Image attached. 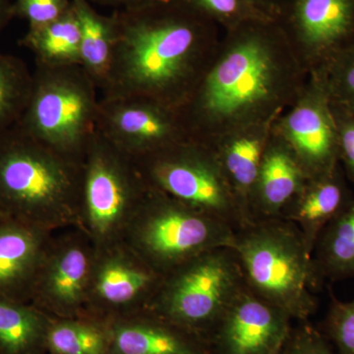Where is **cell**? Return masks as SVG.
<instances>
[{
  "label": "cell",
  "mask_w": 354,
  "mask_h": 354,
  "mask_svg": "<svg viewBox=\"0 0 354 354\" xmlns=\"http://www.w3.org/2000/svg\"><path fill=\"white\" fill-rule=\"evenodd\" d=\"M113 27V60L102 99H145L180 109L206 72L212 21L165 0Z\"/></svg>",
  "instance_id": "obj_1"
},
{
  "label": "cell",
  "mask_w": 354,
  "mask_h": 354,
  "mask_svg": "<svg viewBox=\"0 0 354 354\" xmlns=\"http://www.w3.org/2000/svg\"><path fill=\"white\" fill-rule=\"evenodd\" d=\"M83 160L32 138L18 125L0 135V209L53 232L80 227Z\"/></svg>",
  "instance_id": "obj_2"
},
{
  "label": "cell",
  "mask_w": 354,
  "mask_h": 354,
  "mask_svg": "<svg viewBox=\"0 0 354 354\" xmlns=\"http://www.w3.org/2000/svg\"><path fill=\"white\" fill-rule=\"evenodd\" d=\"M227 55L205 72L180 113L193 140L220 120H236L269 101L278 78L277 44L286 32L276 20L230 29Z\"/></svg>",
  "instance_id": "obj_3"
},
{
  "label": "cell",
  "mask_w": 354,
  "mask_h": 354,
  "mask_svg": "<svg viewBox=\"0 0 354 354\" xmlns=\"http://www.w3.org/2000/svg\"><path fill=\"white\" fill-rule=\"evenodd\" d=\"M232 249L247 286L290 319L315 312V291L323 283L302 234L283 218L256 221L235 234Z\"/></svg>",
  "instance_id": "obj_4"
},
{
  "label": "cell",
  "mask_w": 354,
  "mask_h": 354,
  "mask_svg": "<svg viewBox=\"0 0 354 354\" xmlns=\"http://www.w3.org/2000/svg\"><path fill=\"white\" fill-rule=\"evenodd\" d=\"M235 234L225 221L149 187L122 242L165 276L200 254L232 247Z\"/></svg>",
  "instance_id": "obj_5"
},
{
  "label": "cell",
  "mask_w": 354,
  "mask_h": 354,
  "mask_svg": "<svg viewBox=\"0 0 354 354\" xmlns=\"http://www.w3.org/2000/svg\"><path fill=\"white\" fill-rule=\"evenodd\" d=\"M245 285L234 249H213L165 274L145 311L208 342Z\"/></svg>",
  "instance_id": "obj_6"
},
{
  "label": "cell",
  "mask_w": 354,
  "mask_h": 354,
  "mask_svg": "<svg viewBox=\"0 0 354 354\" xmlns=\"http://www.w3.org/2000/svg\"><path fill=\"white\" fill-rule=\"evenodd\" d=\"M29 104L18 127L46 146L84 160L97 131L100 91L81 65H37Z\"/></svg>",
  "instance_id": "obj_7"
},
{
  "label": "cell",
  "mask_w": 354,
  "mask_h": 354,
  "mask_svg": "<svg viewBox=\"0 0 354 354\" xmlns=\"http://www.w3.org/2000/svg\"><path fill=\"white\" fill-rule=\"evenodd\" d=\"M148 190L132 158L95 131L84 156L79 230L95 248L122 242Z\"/></svg>",
  "instance_id": "obj_8"
},
{
  "label": "cell",
  "mask_w": 354,
  "mask_h": 354,
  "mask_svg": "<svg viewBox=\"0 0 354 354\" xmlns=\"http://www.w3.org/2000/svg\"><path fill=\"white\" fill-rule=\"evenodd\" d=\"M195 140L167 147L133 162L147 185L225 221L236 232L250 225L218 164Z\"/></svg>",
  "instance_id": "obj_9"
},
{
  "label": "cell",
  "mask_w": 354,
  "mask_h": 354,
  "mask_svg": "<svg viewBox=\"0 0 354 354\" xmlns=\"http://www.w3.org/2000/svg\"><path fill=\"white\" fill-rule=\"evenodd\" d=\"M95 247L79 228L51 237L32 288L31 304L55 318L87 314Z\"/></svg>",
  "instance_id": "obj_10"
},
{
  "label": "cell",
  "mask_w": 354,
  "mask_h": 354,
  "mask_svg": "<svg viewBox=\"0 0 354 354\" xmlns=\"http://www.w3.org/2000/svg\"><path fill=\"white\" fill-rule=\"evenodd\" d=\"M97 131L132 160L193 140L179 109L145 99H100Z\"/></svg>",
  "instance_id": "obj_11"
},
{
  "label": "cell",
  "mask_w": 354,
  "mask_h": 354,
  "mask_svg": "<svg viewBox=\"0 0 354 354\" xmlns=\"http://www.w3.org/2000/svg\"><path fill=\"white\" fill-rule=\"evenodd\" d=\"M162 277L123 242L95 248L87 314L113 320L144 311Z\"/></svg>",
  "instance_id": "obj_12"
},
{
  "label": "cell",
  "mask_w": 354,
  "mask_h": 354,
  "mask_svg": "<svg viewBox=\"0 0 354 354\" xmlns=\"http://www.w3.org/2000/svg\"><path fill=\"white\" fill-rule=\"evenodd\" d=\"M290 320L245 285L211 334L215 354L276 353L290 333Z\"/></svg>",
  "instance_id": "obj_13"
},
{
  "label": "cell",
  "mask_w": 354,
  "mask_h": 354,
  "mask_svg": "<svg viewBox=\"0 0 354 354\" xmlns=\"http://www.w3.org/2000/svg\"><path fill=\"white\" fill-rule=\"evenodd\" d=\"M286 30L323 62L354 46V0H290ZM276 19V20H277Z\"/></svg>",
  "instance_id": "obj_14"
},
{
  "label": "cell",
  "mask_w": 354,
  "mask_h": 354,
  "mask_svg": "<svg viewBox=\"0 0 354 354\" xmlns=\"http://www.w3.org/2000/svg\"><path fill=\"white\" fill-rule=\"evenodd\" d=\"M286 129L309 178L334 171L339 162V135L323 79L310 99L288 116Z\"/></svg>",
  "instance_id": "obj_15"
},
{
  "label": "cell",
  "mask_w": 354,
  "mask_h": 354,
  "mask_svg": "<svg viewBox=\"0 0 354 354\" xmlns=\"http://www.w3.org/2000/svg\"><path fill=\"white\" fill-rule=\"evenodd\" d=\"M53 235L13 218L0 221V297L31 302L35 281Z\"/></svg>",
  "instance_id": "obj_16"
},
{
  "label": "cell",
  "mask_w": 354,
  "mask_h": 354,
  "mask_svg": "<svg viewBox=\"0 0 354 354\" xmlns=\"http://www.w3.org/2000/svg\"><path fill=\"white\" fill-rule=\"evenodd\" d=\"M109 321L111 354H211L208 342L145 310Z\"/></svg>",
  "instance_id": "obj_17"
},
{
  "label": "cell",
  "mask_w": 354,
  "mask_h": 354,
  "mask_svg": "<svg viewBox=\"0 0 354 354\" xmlns=\"http://www.w3.org/2000/svg\"><path fill=\"white\" fill-rule=\"evenodd\" d=\"M309 180L310 184L304 186L295 203H290L279 218L297 227L313 254L323 230L341 213L351 197L346 192L337 167L330 174Z\"/></svg>",
  "instance_id": "obj_18"
},
{
  "label": "cell",
  "mask_w": 354,
  "mask_h": 354,
  "mask_svg": "<svg viewBox=\"0 0 354 354\" xmlns=\"http://www.w3.org/2000/svg\"><path fill=\"white\" fill-rule=\"evenodd\" d=\"M306 177L309 178L291 153L283 149L265 153L254 188L253 223L279 218L304 188Z\"/></svg>",
  "instance_id": "obj_19"
},
{
  "label": "cell",
  "mask_w": 354,
  "mask_h": 354,
  "mask_svg": "<svg viewBox=\"0 0 354 354\" xmlns=\"http://www.w3.org/2000/svg\"><path fill=\"white\" fill-rule=\"evenodd\" d=\"M53 318L35 305L0 297V354H48Z\"/></svg>",
  "instance_id": "obj_20"
},
{
  "label": "cell",
  "mask_w": 354,
  "mask_h": 354,
  "mask_svg": "<svg viewBox=\"0 0 354 354\" xmlns=\"http://www.w3.org/2000/svg\"><path fill=\"white\" fill-rule=\"evenodd\" d=\"M314 251V262L321 278L332 281L354 278V196L323 230Z\"/></svg>",
  "instance_id": "obj_21"
},
{
  "label": "cell",
  "mask_w": 354,
  "mask_h": 354,
  "mask_svg": "<svg viewBox=\"0 0 354 354\" xmlns=\"http://www.w3.org/2000/svg\"><path fill=\"white\" fill-rule=\"evenodd\" d=\"M24 44L34 53L37 65H81V28L74 9L50 24L32 28Z\"/></svg>",
  "instance_id": "obj_22"
},
{
  "label": "cell",
  "mask_w": 354,
  "mask_h": 354,
  "mask_svg": "<svg viewBox=\"0 0 354 354\" xmlns=\"http://www.w3.org/2000/svg\"><path fill=\"white\" fill-rule=\"evenodd\" d=\"M48 354H111L109 320L85 314L51 320L48 335Z\"/></svg>",
  "instance_id": "obj_23"
},
{
  "label": "cell",
  "mask_w": 354,
  "mask_h": 354,
  "mask_svg": "<svg viewBox=\"0 0 354 354\" xmlns=\"http://www.w3.org/2000/svg\"><path fill=\"white\" fill-rule=\"evenodd\" d=\"M73 9L81 28V66L93 79L101 94L113 60V24L97 16L85 2L77 0Z\"/></svg>",
  "instance_id": "obj_24"
},
{
  "label": "cell",
  "mask_w": 354,
  "mask_h": 354,
  "mask_svg": "<svg viewBox=\"0 0 354 354\" xmlns=\"http://www.w3.org/2000/svg\"><path fill=\"white\" fill-rule=\"evenodd\" d=\"M34 77L18 58L0 53V135L19 123L29 104Z\"/></svg>",
  "instance_id": "obj_25"
},
{
  "label": "cell",
  "mask_w": 354,
  "mask_h": 354,
  "mask_svg": "<svg viewBox=\"0 0 354 354\" xmlns=\"http://www.w3.org/2000/svg\"><path fill=\"white\" fill-rule=\"evenodd\" d=\"M262 140L254 136L235 139L228 145L223 155L225 172L234 184V190L241 195V201L247 216L252 223L249 211V195H252L257 183L261 164L264 157Z\"/></svg>",
  "instance_id": "obj_26"
},
{
  "label": "cell",
  "mask_w": 354,
  "mask_h": 354,
  "mask_svg": "<svg viewBox=\"0 0 354 354\" xmlns=\"http://www.w3.org/2000/svg\"><path fill=\"white\" fill-rule=\"evenodd\" d=\"M208 19L218 21L230 29L256 20H276L253 0H180Z\"/></svg>",
  "instance_id": "obj_27"
},
{
  "label": "cell",
  "mask_w": 354,
  "mask_h": 354,
  "mask_svg": "<svg viewBox=\"0 0 354 354\" xmlns=\"http://www.w3.org/2000/svg\"><path fill=\"white\" fill-rule=\"evenodd\" d=\"M322 78L330 102L354 114V46L330 59Z\"/></svg>",
  "instance_id": "obj_28"
},
{
  "label": "cell",
  "mask_w": 354,
  "mask_h": 354,
  "mask_svg": "<svg viewBox=\"0 0 354 354\" xmlns=\"http://www.w3.org/2000/svg\"><path fill=\"white\" fill-rule=\"evenodd\" d=\"M326 329L337 354H354V298L341 301L332 295Z\"/></svg>",
  "instance_id": "obj_29"
},
{
  "label": "cell",
  "mask_w": 354,
  "mask_h": 354,
  "mask_svg": "<svg viewBox=\"0 0 354 354\" xmlns=\"http://www.w3.org/2000/svg\"><path fill=\"white\" fill-rule=\"evenodd\" d=\"M279 354H335L323 335L304 326L286 337Z\"/></svg>",
  "instance_id": "obj_30"
},
{
  "label": "cell",
  "mask_w": 354,
  "mask_h": 354,
  "mask_svg": "<svg viewBox=\"0 0 354 354\" xmlns=\"http://www.w3.org/2000/svg\"><path fill=\"white\" fill-rule=\"evenodd\" d=\"M332 109L339 135V160L354 183V114L333 102Z\"/></svg>",
  "instance_id": "obj_31"
},
{
  "label": "cell",
  "mask_w": 354,
  "mask_h": 354,
  "mask_svg": "<svg viewBox=\"0 0 354 354\" xmlns=\"http://www.w3.org/2000/svg\"><path fill=\"white\" fill-rule=\"evenodd\" d=\"M20 10L32 28L50 24L67 12L64 0H20Z\"/></svg>",
  "instance_id": "obj_32"
},
{
  "label": "cell",
  "mask_w": 354,
  "mask_h": 354,
  "mask_svg": "<svg viewBox=\"0 0 354 354\" xmlns=\"http://www.w3.org/2000/svg\"><path fill=\"white\" fill-rule=\"evenodd\" d=\"M253 1H255L258 6L262 7L266 11H268L276 19L279 10V4L283 0H253Z\"/></svg>",
  "instance_id": "obj_33"
},
{
  "label": "cell",
  "mask_w": 354,
  "mask_h": 354,
  "mask_svg": "<svg viewBox=\"0 0 354 354\" xmlns=\"http://www.w3.org/2000/svg\"><path fill=\"white\" fill-rule=\"evenodd\" d=\"M6 218H9V216H7L1 209H0V221L6 220Z\"/></svg>",
  "instance_id": "obj_34"
},
{
  "label": "cell",
  "mask_w": 354,
  "mask_h": 354,
  "mask_svg": "<svg viewBox=\"0 0 354 354\" xmlns=\"http://www.w3.org/2000/svg\"><path fill=\"white\" fill-rule=\"evenodd\" d=\"M138 1H145V0H138ZM146 1L153 2V3H158V2L165 1V0H146Z\"/></svg>",
  "instance_id": "obj_35"
},
{
  "label": "cell",
  "mask_w": 354,
  "mask_h": 354,
  "mask_svg": "<svg viewBox=\"0 0 354 354\" xmlns=\"http://www.w3.org/2000/svg\"><path fill=\"white\" fill-rule=\"evenodd\" d=\"M281 348H279V351H277L276 353H274L272 354H279V353H281Z\"/></svg>",
  "instance_id": "obj_36"
},
{
  "label": "cell",
  "mask_w": 354,
  "mask_h": 354,
  "mask_svg": "<svg viewBox=\"0 0 354 354\" xmlns=\"http://www.w3.org/2000/svg\"><path fill=\"white\" fill-rule=\"evenodd\" d=\"M0 23H1V9H0Z\"/></svg>",
  "instance_id": "obj_37"
}]
</instances>
